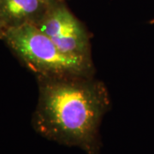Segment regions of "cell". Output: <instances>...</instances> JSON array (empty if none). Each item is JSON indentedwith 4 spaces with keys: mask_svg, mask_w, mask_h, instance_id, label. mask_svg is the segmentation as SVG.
Segmentation results:
<instances>
[{
    "mask_svg": "<svg viewBox=\"0 0 154 154\" xmlns=\"http://www.w3.org/2000/svg\"><path fill=\"white\" fill-rule=\"evenodd\" d=\"M62 0H53L35 26L69 55L91 58V34Z\"/></svg>",
    "mask_w": 154,
    "mask_h": 154,
    "instance_id": "3957f363",
    "label": "cell"
},
{
    "mask_svg": "<svg viewBox=\"0 0 154 154\" xmlns=\"http://www.w3.org/2000/svg\"><path fill=\"white\" fill-rule=\"evenodd\" d=\"M44 2H45V3H51L53 0H43Z\"/></svg>",
    "mask_w": 154,
    "mask_h": 154,
    "instance_id": "8992f818",
    "label": "cell"
},
{
    "mask_svg": "<svg viewBox=\"0 0 154 154\" xmlns=\"http://www.w3.org/2000/svg\"><path fill=\"white\" fill-rule=\"evenodd\" d=\"M50 4L43 0H0L7 29L26 24L35 25L44 16Z\"/></svg>",
    "mask_w": 154,
    "mask_h": 154,
    "instance_id": "277c9868",
    "label": "cell"
},
{
    "mask_svg": "<svg viewBox=\"0 0 154 154\" xmlns=\"http://www.w3.org/2000/svg\"><path fill=\"white\" fill-rule=\"evenodd\" d=\"M62 1H65V0H62Z\"/></svg>",
    "mask_w": 154,
    "mask_h": 154,
    "instance_id": "52a82bcc",
    "label": "cell"
},
{
    "mask_svg": "<svg viewBox=\"0 0 154 154\" xmlns=\"http://www.w3.org/2000/svg\"><path fill=\"white\" fill-rule=\"evenodd\" d=\"M7 30V27L5 25V22L3 17V14H2V11H1V7H0V39L3 35V33Z\"/></svg>",
    "mask_w": 154,
    "mask_h": 154,
    "instance_id": "5b68a950",
    "label": "cell"
},
{
    "mask_svg": "<svg viewBox=\"0 0 154 154\" xmlns=\"http://www.w3.org/2000/svg\"><path fill=\"white\" fill-rule=\"evenodd\" d=\"M38 99L32 118L36 132L47 140L100 154L99 128L110 109L108 90L93 76L38 77Z\"/></svg>",
    "mask_w": 154,
    "mask_h": 154,
    "instance_id": "6da1fadb",
    "label": "cell"
},
{
    "mask_svg": "<svg viewBox=\"0 0 154 154\" xmlns=\"http://www.w3.org/2000/svg\"><path fill=\"white\" fill-rule=\"evenodd\" d=\"M1 39L37 78L94 75L92 58L64 53L35 25L8 28Z\"/></svg>",
    "mask_w": 154,
    "mask_h": 154,
    "instance_id": "7a4b0ae2",
    "label": "cell"
}]
</instances>
